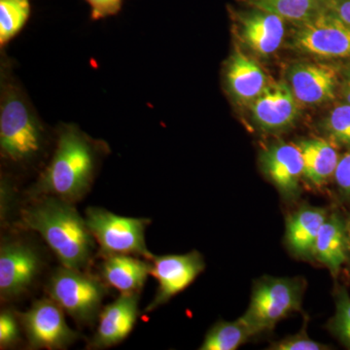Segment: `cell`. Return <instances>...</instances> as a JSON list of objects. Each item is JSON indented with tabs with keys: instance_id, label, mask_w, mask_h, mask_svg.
<instances>
[{
	"instance_id": "obj_26",
	"label": "cell",
	"mask_w": 350,
	"mask_h": 350,
	"mask_svg": "<svg viewBox=\"0 0 350 350\" xmlns=\"http://www.w3.org/2000/svg\"><path fill=\"white\" fill-rule=\"evenodd\" d=\"M306 324L296 335L290 336L271 345L269 349L273 350H325L329 347L312 340L306 330Z\"/></svg>"
},
{
	"instance_id": "obj_12",
	"label": "cell",
	"mask_w": 350,
	"mask_h": 350,
	"mask_svg": "<svg viewBox=\"0 0 350 350\" xmlns=\"http://www.w3.org/2000/svg\"><path fill=\"white\" fill-rule=\"evenodd\" d=\"M298 103L289 84L269 82L251 103V115L262 131L276 133L293 125L298 117Z\"/></svg>"
},
{
	"instance_id": "obj_28",
	"label": "cell",
	"mask_w": 350,
	"mask_h": 350,
	"mask_svg": "<svg viewBox=\"0 0 350 350\" xmlns=\"http://www.w3.org/2000/svg\"><path fill=\"white\" fill-rule=\"evenodd\" d=\"M91 7V19H105L120 12L123 0H86Z\"/></svg>"
},
{
	"instance_id": "obj_30",
	"label": "cell",
	"mask_w": 350,
	"mask_h": 350,
	"mask_svg": "<svg viewBox=\"0 0 350 350\" xmlns=\"http://www.w3.org/2000/svg\"><path fill=\"white\" fill-rule=\"evenodd\" d=\"M328 9L350 25V0H331Z\"/></svg>"
},
{
	"instance_id": "obj_11",
	"label": "cell",
	"mask_w": 350,
	"mask_h": 350,
	"mask_svg": "<svg viewBox=\"0 0 350 350\" xmlns=\"http://www.w3.org/2000/svg\"><path fill=\"white\" fill-rule=\"evenodd\" d=\"M284 22L275 14L250 8L234 16L232 32L239 43L251 52L260 57H269L282 46Z\"/></svg>"
},
{
	"instance_id": "obj_17",
	"label": "cell",
	"mask_w": 350,
	"mask_h": 350,
	"mask_svg": "<svg viewBox=\"0 0 350 350\" xmlns=\"http://www.w3.org/2000/svg\"><path fill=\"white\" fill-rule=\"evenodd\" d=\"M313 256L325 265L334 275H337L342 265L349 259L345 220L338 213L328 215L319 232Z\"/></svg>"
},
{
	"instance_id": "obj_32",
	"label": "cell",
	"mask_w": 350,
	"mask_h": 350,
	"mask_svg": "<svg viewBox=\"0 0 350 350\" xmlns=\"http://www.w3.org/2000/svg\"><path fill=\"white\" fill-rule=\"evenodd\" d=\"M345 225H347V252H349V257H350V216L345 220Z\"/></svg>"
},
{
	"instance_id": "obj_23",
	"label": "cell",
	"mask_w": 350,
	"mask_h": 350,
	"mask_svg": "<svg viewBox=\"0 0 350 350\" xmlns=\"http://www.w3.org/2000/svg\"><path fill=\"white\" fill-rule=\"evenodd\" d=\"M31 15L29 0H0V47L7 44L24 29Z\"/></svg>"
},
{
	"instance_id": "obj_10",
	"label": "cell",
	"mask_w": 350,
	"mask_h": 350,
	"mask_svg": "<svg viewBox=\"0 0 350 350\" xmlns=\"http://www.w3.org/2000/svg\"><path fill=\"white\" fill-rule=\"evenodd\" d=\"M151 275L158 282L153 301L147 306L146 312H153L165 305L175 295L190 286L206 267L204 258L198 251L183 255L154 256Z\"/></svg>"
},
{
	"instance_id": "obj_20",
	"label": "cell",
	"mask_w": 350,
	"mask_h": 350,
	"mask_svg": "<svg viewBox=\"0 0 350 350\" xmlns=\"http://www.w3.org/2000/svg\"><path fill=\"white\" fill-rule=\"evenodd\" d=\"M152 264L130 255L107 257L103 267L105 282L122 293H137L142 289L151 275Z\"/></svg>"
},
{
	"instance_id": "obj_9",
	"label": "cell",
	"mask_w": 350,
	"mask_h": 350,
	"mask_svg": "<svg viewBox=\"0 0 350 350\" xmlns=\"http://www.w3.org/2000/svg\"><path fill=\"white\" fill-rule=\"evenodd\" d=\"M340 64L300 62L288 70V82L299 103L320 105L340 96Z\"/></svg>"
},
{
	"instance_id": "obj_24",
	"label": "cell",
	"mask_w": 350,
	"mask_h": 350,
	"mask_svg": "<svg viewBox=\"0 0 350 350\" xmlns=\"http://www.w3.org/2000/svg\"><path fill=\"white\" fill-rule=\"evenodd\" d=\"M324 130L329 139L340 146L350 149V105H336L324 120Z\"/></svg>"
},
{
	"instance_id": "obj_19",
	"label": "cell",
	"mask_w": 350,
	"mask_h": 350,
	"mask_svg": "<svg viewBox=\"0 0 350 350\" xmlns=\"http://www.w3.org/2000/svg\"><path fill=\"white\" fill-rule=\"evenodd\" d=\"M304 160V177L314 186H322L335 174L338 160L337 148L330 139L310 138L298 144Z\"/></svg>"
},
{
	"instance_id": "obj_18",
	"label": "cell",
	"mask_w": 350,
	"mask_h": 350,
	"mask_svg": "<svg viewBox=\"0 0 350 350\" xmlns=\"http://www.w3.org/2000/svg\"><path fill=\"white\" fill-rule=\"evenodd\" d=\"M328 213L321 207H301L287 221L286 241L295 254L313 256V247Z\"/></svg>"
},
{
	"instance_id": "obj_16",
	"label": "cell",
	"mask_w": 350,
	"mask_h": 350,
	"mask_svg": "<svg viewBox=\"0 0 350 350\" xmlns=\"http://www.w3.org/2000/svg\"><path fill=\"white\" fill-rule=\"evenodd\" d=\"M224 79L232 100L250 107L269 83L261 66L238 47L225 64Z\"/></svg>"
},
{
	"instance_id": "obj_8",
	"label": "cell",
	"mask_w": 350,
	"mask_h": 350,
	"mask_svg": "<svg viewBox=\"0 0 350 350\" xmlns=\"http://www.w3.org/2000/svg\"><path fill=\"white\" fill-rule=\"evenodd\" d=\"M64 312L63 308L52 299H42L21 315L31 347L63 349L77 340V333L69 328Z\"/></svg>"
},
{
	"instance_id": "obj_29",
	"label": "cell",
	"mask_w": 350,
	"mask_h": 350,
	"mask_svg": "<svg viewBox=\"0 0 350 350\" xmlns=\"http://www.w3.org/2000/svg\"><path fill=\"white\" fill-rule=\"evenodd\" d=\"M334 178L340 193L350 197V152L340 157Z\"/></svg>"
},
{
	"instance_id": "obj_6",
	"label": "cell",
	"mask_w": 350,
	"mask_h": 350,
	"mask_svg": "<svg viewBox=\"0 0 350 350\" xmlns=\"http://www.w3.org/2000/svg\"><path fill=\"white\" fill-rule=\"evenodd\" d=\"M86 222L103 256L138 255L148 261L153 260L154 255L145 243L148 219L122 217L105 209L90 207Z\"/></svg>"
},
{
	"instance_id": "obj_13",
	"label": "cell",
	"mask_w": 350,
	"mask_h": 350,
	"mask_svg": "<svg viewBox=\"0 0 350 350\" xmlns=\"http://www.w3.org/2000/svg\"><path fill=\"white\" fill-rule=\"evenodd\" d=\"M260 163L262 172L286 199L300 193L304 177L303 155L298 145L278 142L262 151Z\"/></svg>"
},
{
	"instance_id": "obj_27",
	"label": "cell",
	"mask_w": 350,
	"mask_h": 350,
	"mask_svg": "<svg viewBox=\"0 0 350 350\" xmlns=\"http://www.w3.org/2000/svg\"><path fill=\"white\" fill-rule=\"evenodd\" d=\"M19 325L17 320L10 312H3L0 314V347H11L19 340Z\"/></svg>"
},
{
	"instance_id": "obj_21",
	"label": "cell",
	"mask_w": 350,
	"mask_h": 350,
	"mask_svg": "<svg viewBox=\"0 0 350 350\" xmlns=\"http://www.w3.org/2000/svg\"><path fill=\"white\" fill-rule=\"evenodd\" d=\"M250 8L275 14L295 25L303 24L329 8L331 0H241Z\"/></svg>"
},
{
	"instance_id": "obj_3",
	"label": "cell",
	"mask_w": 350,
	"mask_h": 350,
	"mask_svg": "<svg viewBox=\"0 0 350 350\" xmlns=\"http://www.w3.org/2000/svg\"><path fill=\"white\" fill-rule=\"evenodd\" d=\"M23 224L40 234L64 267L82 269L93 253L94 237L72 202L41 196L23 211Z\"/></svg>"
},
{
	"instance_id": "obj_5",
	"label": "cell",
	"mask_w": 350,
	"mask_h": 350,
	"mask_svg": "<svg viewBox=\"0 0 350 350\" xmlns=\"http://www.w3.org/2000/svg\"><path fill=\"white\" fill-rule=\"evenodd\" d=\"M294 50L344 66L350 64V25L329 9L303 24L295 25Z\"/></svg>"
},
{
	"instance_id": "obj_4",
	"label": "cell",
	"mask_w": 350,
	"mask_h": 350,
	"mask_svg": "<svg viewBox=\"0 0 350 350\" xmlns=\"http://www.w3.org/2000/svg\"><path fill=\"white\" fill-rule=\"evenodd\" d=\"M304 284L298 278H262L253 287L243 319L255 334L271 330L278 322L301 310Z\"/></svg>"
},
{
	"instance_id": "obj_2",
	"label": "cell",
	"mask_w": 350,
	"mask_h": 350,
	"mask_svg": "<svg viewBox=\"0 0 350 350\" xmlns=\"http://www.w3.org/2000/svg\"><path fill=\"white\" fill-rule=\"evenodd\" d=\"M47 129L22 83L12 59L1 49L0 57V154L6 162L27 165L47 146Z\"/></svg>"
},
{
	"instance_id": "obj_14",
	"label": "cell",
	"mask_w": 350,
	"mask_h": 350,
	"mask_svg": "<svg viewBox=\"0 0 350 350\" xmlns=\"http://www.w3.org/2000/svg\"><path fill=\"white\" fill-rule=\"evenodd\" d=\"M39 271L36 251L27 244L9 243L0 248V294L12 299L24 293Z\"/></svg>"
},
{
	"instance_id": "obj_31",
	"label": "cell",
	"mask_w": 350,
	"mask_h": 350,
	"mask_svg": "<svg viewBox=\"0 0 350 350\" xmlns=\"http://www.w3.org/2000/svg\"><path fill=\"white\" fill-rule=\"evenodd\" d=\"M340 98L350 105V64L340 66Z\"/></svg>"
},
{
	"instance_id": "obj_22",
	"label": "cell",
	"mask_w": 350,
	"mask_h": 350,
	"mask_svg": "<svg viewBox=\"0 0 350 350\" xmlns=\"http://www.w3.org/2000/svg\"><path fill=\"white\" fill-rule=\"evenodd\" d=\"M256 335L250 324L241 317L236 321L217 322L207 332L200 350H234Z\"/></svg>"
},
{
	"instance_id": "obj_1",
	"label": "cell",
	"mask_w": 350,
	"mask_h": 350,
	"mask_svg": "<svg viewBox=\"0 0 350 350\" xmlns=\"http://www.w3.org/2000/svg\"><path fill=\"white\" fill-rule=\"evenodd\" d=\"M108 152L105 142L90 137L75 124H59L54 154L29 194L53 196L70 202L81 200L89 192Z\"/></svg>"
},
{
	"instance_id": "obj_7",
	"label": "cell",
	"mask_w": 350,
	"mask_h": 350,
	"mask_svg": "<svg viewBox=\"0 0 350 350\" xmlns=\"http://www.w3.org/2000/svg\"><path fill=\"white\" fill-rule=\"evenodd\" d=\"M51 299L79 323H91L96 319L107 295V288L81 269L64 267L57 269L48 284Z\"/></svg>"
},
{
	"instance_id": "obj_25",
	"label": "cell",
	"mask_w": 350,
	"mask_h": 350,
	"mask_svg": "<svg viewBox=\"0 0 350 350\" xmlns=\"http://www.w3.org/2000/svg\"><path fill=\"white\" fill-rule=\"evenodd\" d=\"M329 328L350 349V296L345 288H338L336 294V312L329 322Z\"/></svg>"
},
{
	"instance_id": "obj_15",
	"label": "cell",
	"mask_w": 350,
	"mask_h": 350,
	"mask_svg": "<svg viewBox=\"0 0 350 350\" xmlns=\"http://www.w3.org/2000/svg\"><path fill=\"white\" fill-rule=\"evenodd\" d=\"M138 301L137 293H122L116 301L105 306L100 312L91 347L107 349L126 340L137 321Z\"/></svg>"
}]
</instances>
